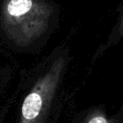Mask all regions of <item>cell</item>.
I'll return each mask as SVG.
<instances>
[{
    "mask_svg": "<svg viewBox=\"0 0 123 123\" xmlns=\"http://www.w3.org/2000/svg\"><path fill=\"white\" fill-rule=\"evenodd\" d=\"M42 5L35 0H10L5 10V19L14 32L24 37H32L42 25L44 13Z\"/></svg>",
    "mask_w": 123,
    "mask_h": 123,
    "instance_id": "obj_1",
    "label": "cell"
},
{
    "mask_svg": "<svg viewBox=\"0 0 123 123\" xmlns=\"http://www.w3.org/2000/svg\"><path fill=\"white\" fill-rule=\"evenodd\" d=\"M43 104L42 94L37 91H32L24 100L22 105V118L24 123L33 122L39 114Z\"/></svg>",
    "mask_w": 123,
    "mask_h": 123,
    "instance_id": "obj_2",
    "label": "cell"
},
{
    "mask_svg": "<svg viewBox=\"0 0 123 123\" xmlns=\"http://www.w3.org/2000/svg\"><path fill=\"white\" fill-rule=\"evenodd\" d=\"M88 123H108V121L106 120L105 117L99 115V116H95V117L91 118Z\"/></svg>",
    "mask_w": 123,
    "mask_h": 123,
    "instance_id": "obj_3",
    "label": "cell"
}]
</instances>
